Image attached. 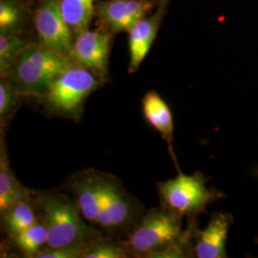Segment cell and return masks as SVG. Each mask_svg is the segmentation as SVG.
<instances>
[{
    "instance_id": "1",
    "label": "cell",
    "mask_w": 258,
    "mask_h": 258,
    "mask_svg": "<svg viewBox=\"0 0 258 258\" xmlns=\"http://www.w3.org/2000/svg\"><path fill=\"white\" fill-rule=\"evenodd\" d=\"M183 217L166 208H153L144 213L138 224L123 240L130 256L135 257H194L196 218L188 219L183 228Z\"/></svg>"
},
{
    "instance_id": "2",
    "label": "cell",
    "mask_w": 258,
    "mask_h": 258,
    "mask_svg": "<svg viewBox=\"0 0 258 258\" xmlns=\"http://www.w3.org/2000/svg\"><path fill=\"white\" fill-rule=\"evenodd\" d=\"M32 194L39 216L46 225L47 248L93 242L102 237L99 230L85 222L70 194L55 189L32 190Z\"/></svg>"
},
{
    "instance_id": "3",
    "label": "cell",
    "mask_w": 258,
    "mask_h": 258,
    "mask_svg": "<svg viewBox=\"0 0 258 258\" xmlns=\"http://www.w3.org/2000/svg\"><path fill=\"white\" fill-rule=\"evenodd\" d=\"M74 62L71 57L58 55L36 40L20 54L6 79L23 97L39 101Z\"/></svg>"
},
{
    "instance_id": "4",
    "label": "cell",
    "mask_w": 258,
    "mask_h": 258,
    "mask_svg": "<svg viewBox=\"0 0 258 258\" xmlns=\"http://www.w3.org/2000/svg\"><path fill=\"white\" fill-rule=\"evenodd\" d=\"M106 82L74 62L57 77L39 102L47 115L78 122L83 117L86 100Z\"/></svg>"
},
{
    "instance_id": "5",
    "label": "cell",
    "mask_w": 258,
    "mask_h": 258,
    "mask_svg": "<svg viewBox=\"0 0 258 258\" xmlns=\"http://www.w3.org/2000/svg\"><path fill=\"white\" fill-rule=\"evenodd\" d=\"M175 178L157 184L160 206L175 212L183 218L194 219L207 213V208L226 198V194L215 187H207L211 177L201 172L185 175L177 169Z\"/></svg>"
},
{
    "instance_id": "6",
    "label": "cell",
    "mask_w": 258,
    "mask_h": 258,
    "mask_svg": "<svg viewBox=\"0 0 258 258\" xmlns=\"http://www.w3.org/2000/svg\"><path fill=\"white\" fill-rule=\"evenodd\" d=\"M101 190L97 227L112 236H127L144 215L142 205L115 176L101 172Z\"/></svg>"
},
{
    "instance_id": "7",
    "label": "cell",
    "mask_w": 258,
    "mask_h": 258,
    "mask_svg": "<svg viewBox=\"0 0 258 258\" xmlns=\"http://www.w3.org/2000/svg\"><path fill=\"white\" fill-rule=\"evenodd\" d=\"M33 26L39 43L58 55L71 57L75 38L65 21L59 0H37Z\"/></svg>"
},
{
    "instance_id": "8",
    "label": "cell",
    "mask_w": 258,
    "mask_h": 258,
    "mask_svg": "<svg viewBox=\"0 0 258 258\" xmlns=\"http://www.w3.org/2000/svg\"><path fill=\"white\" fill-rule=\"evenodd\" d=\"M114 37L102 25L83 32L75 38L71 58L77 64L108 81L109 55Z\"/></svg>"
},
{
    "instance_id": "9",
    "label": "cell",
    "mask_w": 258,
    "mask_h": 258,
    "mask_svg": "<svg viewBox=\"0 0 258 258\" xmlns=\"http://www.w3.org/2000/svg\"><path fill=\"white\" fill-rule=\"evenodd\" d=\"M163 0H97L96 18L99 25L116 36L128 32L140 19L156 9Z\"/></svg>"
},
{
    "instance_id": "10",
    "label": "cell",
    "mask_w": 258,
    "mask_h": 258,
    "mask_svg": "<svg viewBox=\"0 0 258 258\" xmlns=\"http://www.w3.org/2000/svg\"><path fill=\"white\" fill-rule=\"evenodd\" d=\"M170 1L163 0L152 14L140 19L127 32L130 55L127 69L129 74H134L138 71L148 55L166 18Z\"/></svg>"
},
{
    "instance_id": "11",
    "label": "cell",
    "mask_w": 258,
    "mask_h": 258,
    "mask_svg": "<svg viewBox=\"0 0 258 258\" xmlns=\"http://www.w3.org/2000/svg\"><path fill=\"white\" fill-rule=\"evenodd\" d=\"M233 216L229 212H215L204 230H196L194 234V257L226 258L227 240L233 224Z\"/></svg>"
},
{
    "instance_id": "12",
    "label": "cell",
    "mask_w": 258,
    "mask_h": 258,
    "mask_svg": "<svg viewBox=\"0 0 258 258\" xmlns=\"http://www.w3.org/2000/svg\"><path fill=\"white\" fill-rule=\"evenodd\" d=\"M68 188L83 218L97 227L101 210V172L95 169L79 172L70 178Z\"/></svg>"
},
{
    "instance_id": "13",
    "label": "cell",
    "mask_w": 258,
    "mask_h": 258,
    "mask_svg": "<svg viewBox=\"0 0 258 258\" xmlns=\"http://www.w3.org/2000/svg\"><path fill=\"white\" fill-rule=\"evenodd\" d=\"M143 115L148 124L158 131L166 141L170 156L176 168L179 169L178 161L173 150L174 140V120L173 114L167 102L156 91H148L142 100Z\"/></svg>"
},
{
    "instance_id": "14",
    "label": "cell",
    "mask_w": 258,
    "mask_h": 258,
    "mask_svg": "<svg viewBox=\"0 0 258 258\" xmlns=\"http://www.w3.org/2000/svg\"><path fill=\"white\" fill-rule=\"evenodd\" d=\"M32 190H29L19 182L15 175L9 158L4 138V130H1L0 140V217L19 201L29 197Z\"/></svg>"
},
{
    "instance_id": "15",
    "label": "cell",
    "mask_w": 258,
    "mask_h": 258,
    "mask_svg": "<svg viewBox=\"0 0 258 258\" xmlns=\"http://www.w3.org/2000/svg\"><path fill=\"white\" fill-rule=\"evenodd\" d=\"M34 5L23 0H0V34L29 37L33 26Z\"/></svg>"
},
{
    "instance_id": "16",
    "label": "cell",
    "mask_w": 258,
    "mask_h": 258,
    "mask_svg": "<svg viewBox=\"0 0 258 258\" xmlns=\"http://www.w3.org/2000/svg\"><path fill=\"white\" fill-rule=\"evenodd\" d=\"M40 218L33 194L15 204L1 218L6 234L13 239L20 232L27 230Z\"/></svg>"
},
{
    "instance_id": "17",
    "label": "cell",
    "mask_w": 258,
    "mask_h": 258,
    "mask_svg": "<svg viewBox=\"0 0 258 258\" xmlns=\"http://www.w3.org/2000/svg\"><path fill=\"white\" fill-rule=\"evenodd\" d=\"M65 21L74 38L89 30L96 18L97 0H59Z\"/></svg>"
},
{
    "instance_id": "18",
    "label": "cell",
    "mask_w": 258,
    "mask_h": 258,
    "mask_svg": "<svg viewBox=\"0 0 258 258\" xmlns=\"http://www.w3.org/2000/svg\"><path fill=\"white\" fill-rule=\"evenodd\" d=\"M16 247L26 256L35 258L37 253L47 248L48 231L46 225L39 218L33 226L13 238Z\"/></svg>"
},
{
    "instance_id": "19",
    "label": "cell",
    "mask_w": 258,
    "mask_h": 258,
    "mask_svg": "<svg viewBox=\"0 0 258 258\" xmlns=\"http://www.w3.org/2000/svg\"><path fill=\"white\" fill-rule=\"evenodd\" d=\"M33 40L30 37L0 34V78H6L20 54Z\"/></svg>"
},
{
    "instance_id": "20",
    "label": "cell",
    "mask_w": 258,
    "mask_h": 258,
    "mask_svg": "<svg viewBox=\"0 0 258 258\" xmlns=\"http://www.w3.org/2000/svg\"><path fill=\"white\" fill-rule=\"evenodd\" d=\"M6 78H0V126L4 130L19 108L22 99Z\"/></svg>"
},
{
    "instance_id": "21",
    "label": "cell",
    "mask_w": 258,
    "mask_h": 258,
    "mask_svg": "<svg viewBox=\"0 0 258 258\" xmlns=\"http://www.w3.org/2000/svg\"><path fill=\"white\" fill-rule=\"evenodd\" d=\"M128 250L123 241L103 239L102 237L93 242L84 258H126Z\"/></svg>"
},
{
    "instance_id": "22",
    "label": "cell",
    "mask_w": 258,
    "mask_h": 258,
    "mask_svg": "<svg viewBox=\"0 0 258 258\" xmlns=\"http://www.w3.org/2000/svg\"><path fill=\"white\" fill-rule=\"evenodd\" d=\"M93 242L72 244L58 248H47L37 253L35 258H84Z\"/></svg>"
},
{
    "instance_id": "23",
    "label": "cell",
    "mask_w": 258,
    "mask_h": 258,
    "mask_svg": "<svg viewBox=\"0 0 258 258\" xmlns=\"http://www.w3.org/2000/svg\"><path fill=\"white\" fill-rule=\"evenodd\" d=\"M23 1H25V2H27V3H30V4H32V5H35V3H36L37 0H23Z\"/></svg>"
}]
</instances>
